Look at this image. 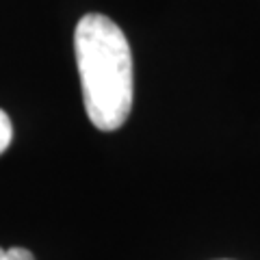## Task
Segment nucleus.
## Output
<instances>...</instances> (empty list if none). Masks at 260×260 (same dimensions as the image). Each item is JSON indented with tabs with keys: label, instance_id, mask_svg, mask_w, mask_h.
I'll list each match as a JSON object with an SVG mask.
<instances>
[{
	"label": "nucleus",
	"instance_id": "3",
	"mask_svg": "<svg viewBox=\"0 0 260 260\" xmlns=\"http://www.w3.org/2000/svg\"><path fill=\"white\" fill-rule=\"evenodd\" d=\"M0 260H35L28 249L22 247H11V249H3L0 247Z\"/></svg>",
	"mask_w": 260,
	"mask_h": 260
},
{
	"label": "nucleus",
	"instance_id": "1",
	"mask_svg": "<svg viewBox=\"0 0 260 260\" xmlns=\"http://www.w3.org/2000/svg\"><path fill=\"white\" fill-rule=\"evenodd\" d=\"M74 54L91 124L104 133L124 126L133 109V54L121 28L107 15H85L74 30Z\"/></svg>",
	"mask_w": 260,
	"mask_h": 260
},
{
	"label": "nucleus",
	"instance_id": "2",
	"mask_svg": "<svg viewBox=\"0 0 260 260\" xmlns=\"http://www.w3.org/2000/svg\"><path fill=\"white\" fill-rule=\"evenodd\" d=\"M13 139V126H11V119L9 115L0 109V154H3L7 148H9V143Z\"/></svg>",
	"mask_w": 260,
	"mask_h": 260
}]
</instances>
